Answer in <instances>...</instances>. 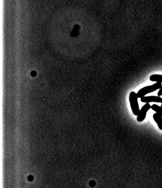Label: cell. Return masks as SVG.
Segmentation results:
<instances>
[{
    "mask_svg": "<svg viewBox=\"0 0 162 188\" xmlns=\"http://www.w3.org/2000/svg\"><path fill=\"white\" fill-rule=\"evenodd\" d=\"M162 83L156 82L151 86H146L144 88H142L137 93V96L139 98H141L145 96L146 95L149 94L152 92H155L156 90L160 89L162 88Z\"/></svg>",
    "mask_w": 162,
    "mask_h": 188,
    "instance_id": "obj_1",
    "label": "cell"
},
{
    "mask_svg": "<svg viewBox=\"0 0 162 188\" xmlns=\"http://www.w3.org/2000/svg\"><path fill=\"white\" fill-rule=\"evenodd\" d=\"M129 102L133 113L135 116H138L140 113V107L138 103V97L137 93L135 92H131L129 95Z\"/></svg>",
    "mask_w": 162,
    "mask_h": 188,
    "instance_id": "obj_2",
    "label": "cell"
},
{
    "mask_svg": "<svg viewBox=\"0 0 162 188\" xmlns=\"http://www.w3.org/2000/svg\"><path fill=\"white\" fill-rule=\"evenodd\" d=\"M151 106L150 105L149 103H146L142 107L137 118V121L141 122L143 121L145 119L147 113L148 111L151 109Z\"/></svg>",
    "mask_w": 162,
    "mask_h": 188,
    "instance_id": "obj_3",
    "label": "cell"
},
{
    "mask_svg": "<svg viewBox=\"0 0 162 188\" xmlns=\"http://www.w3.org/2000/svg\"><path fill=\"white\" fill-rule=\"evenodd\" d=\"M141 102L146 103L150 102L161 103H162V98L159 96H144L141 98Z\"/></svg>",
    "mask_w": 162,
    "mask_h": 188,
    "instance_id": "obj_4",
    "label": "cell"
},
{
    "mask_svg": "<svg viewBox=\"0 0 162 188\" xmlns=\"http://www.w3.org/2000/svg\"><path fill=\"white\" fill-rule=\"evenodd\" d=\"M153 118L157 124L159 129L162 130V117L156 113L153 115Z\"/></svg>",
    "mask_w": 162,
    "mask_h": 188,
    "instance_id": "obj_5",
    "label": "cell"
},
{
    "mask_svg": "<svg viewBox=\"0 0 162 188\" xmlns=\"http://www.w3.org/2000/svg\"><path fill=\"white\" fill-rule=\"evenodd\" d=\"M150 80L153 82L162 83V75L154 74L150 77Z\"/></svg>",
    "mask_w": 162,
    "mask_h": 188,
    "instance_id": "obj_6",
    "label": "cell"
},
{
    "mask_svg": "<svg viewBox=\"0 0 162 188\" xmlns=\"http://www.w3.org/2000/svg\"><path fill=\"white\" fill-rule=\"evenodd\" d=\"M151 109L153 111H155L156 113L158 115H160L161 117H162V107H161L158 106L157 104H153L151 107Z\"/></svg>",
    "mask_w": 162,
    "mask_h": 188,
    "instance_id": "obj_7",
    "label": "cell"
},
{
    "mask_svg": "<svg viewBox=\"0 0 162 188\" xmlns=\"http://www.w3.org/2000/svg\"><path fill=\"white\" fill-rule=\"evenodd\" d=\"M158 96L159 97L162 96V88H161L160 90H159V91H158Z\"/></svg>",
    "mask_w": 162,
    "mask_h": 188,
    "instance_id": "obj_8",
    "label": "cell"
},
{
    "mask_svg": "<svg viewBox=\"0 0 162 188\" xmlns=\"http://www.w3.org/2000/svg\"><path fill=\"white\" fill-rule=\"evenodd\" d=\"M89 185H90V186H91V187H94V186L95 185V181H91L90 182V183H89Z\"/></svg>",
    "mask_w": 162,
    "mask_h": 188,
    "instance_id": "obj_9",
    "label": "cell"
},
{
    "mask_svg": "<svg viewBox=\"0 0 162 188\" xmlns=\"http://www.w3.org/2000/svg\"><path fill=\"white\" fill-rule=\"evenodd\" d=\"M28 180L29 181H32V180H34V177L32 175L29 176L28 178Z\"/></svg>",
    "mask_w": 162,
    "mask_h": 188,
    "instance_id": "obj_10",
    "label": "cell"
},
{
    "mask_svg": "<svg viewBox=\"0 0 162 188\" xmlns=\"http://www.w3.org/2000/svg\"><path fill=\"white\" fill-rule=\"evenodd\" d=\"M36 71H32V73H31V75L32 76H35L36 75Z\"/></svg>",
    "mask_w": 162,
    "mask_h": 188,
    "instance_id": "obj_11",
    "label": "cell"
},
{
    "mask_svg": "<svg viewBox=\"0 0 162 188\" xmlns=\"http://www.w3.org/2000/svg\"><path fill=\"white\" fill-rule=\"evenodd\" d=\"M161 107H162V104H161Z\"/></svg>",
    "mask_w": 162,
    "mask_h": 188,
    "instance_id": "obj_12",
    "label": "cell"
}]
</instances>
